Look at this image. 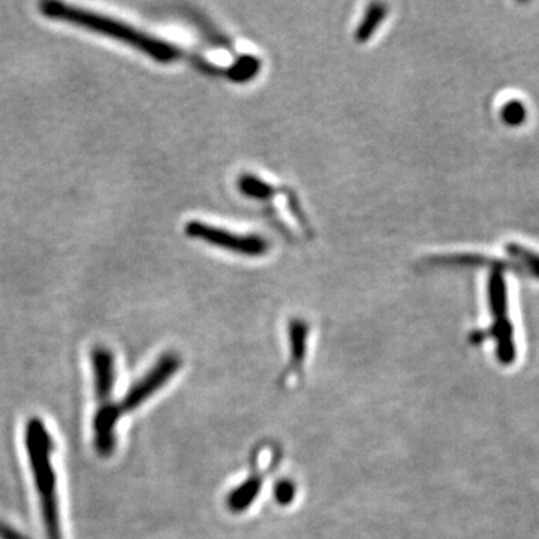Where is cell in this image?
Here are the masks:
<instances>
[{
    "mask_svg": "<svg viewBox=\"0 0 539 539\" xmlns=\"http://www.w3.org/2000/svg\"><path fill=\"white\" fill-rule=\"evenodd\" d=\"M39 11L44 17L51 18V20L66 21V23L74 24V26L84 27V29L92 30V32L102 33V35L110 36V38L117 39V41L125 42V44L134 47L135 50L152 57L156 62L173 63L177 62V60L185 59L195 68L203 71L204 74L225 75L224 69L212 65V63L204 62L201 57L194 56V54L186 53L177 45L162 41V39L155 38L149 33L140 32V30L123 23V21L95 14V12L87 11V9L77 8V6L54 2V0H45V2L39 3Z\"/></svg>",
    "mask_w": 539,
    "mask_h": 539,
    "instance_id": "1",
    "label": "cell"
},
{
    "mask_svg": "<svg viewBox=\"0 0 539 539\" xmlns=\"http://www.w3.org/2000/svg\"><path fill=\"white\" fill-rule=\"evenodd\" d=\"M487 295H489L490 315L493 324L489 331H477L472 334L475 343L484 342L492 337L496 342V355L499 363L510 366L517 357V346L514 342V328L508 315V289L504 271L490 270L487 280Z\"/></svg>",
    "mask_w": 539,
    "mask_h": 539,
    "instance_id": "2",
    "label": "cell"
},
{
    "mask_svg": "<svg viewBox=\"0 0 539 539\" xmlns=\"http://www.w3.org/2000/svg\"><path fill=\"white\" fill-rule=\"evenodd\" d=\"M27 444H29L30 459L33 471L38 475V486L41 490L42 504H44L45 522L51 539H59V526H57L56 496H54V475L50 466V436L45 433L39 421H32L27 430Z\"/></svg>",
    "mask_w": 539,
    "mask_h": 539,
    "instance_id": "3",
    "label": "cell"
},
{
    "mask_svg": "<svg viewBox=\"0 0 539 539\" xmlns=\"http://www.w3.org/2000/svg\"><path fill=\"white\" fill-rule=\"evenodd\" d=\"M186 236L201 240L216 248L227 249L245 257H263L269 252L270 243L257 234H236L212 227L200 221H191L185 227Z\"/></svg>",
    "mask_w": 539,
    "mask_h": 539,
    "instance_id": "4",
    "label": "cell"
},
{
    "mask_svg": "<svg viewBox=\"0 0 539 539\" xmlns=\"http://www.w3.org/2000/svg\"><path fill=\"white\" fill-rule=\"evenodd\" d=\"M180 364H182V361H180V358L177 357V355H164V357L161 358V361H159L158 366H156L155 369L150 370L146 379L138 382V384L129 391L128 397H126L125 403H123V409H125V411H131V409H135V406L144 402L153 391L159 390V388L164 385V382L176 373Z\"/></svg>",
    "mask_w": 539,
    "mask_h": 539,
    "instance_id": "5",
    "label": "cell"
},
{
    "mask_svg": "<svg viewBox=\"0 0 539 539\" xmlns=\"http://www.w3.org/2000/svg\"><path fill=\"white\" fill-rule=\"evenodd\" d=\"M426 263H429V266L469 267V269H472V267L484 269L486 267V269L490 270H511L522 273V270H520L517 264L505 263V261L496 260V258L477 254L438 255V257L427 258Z\"/></svg>",
    "mask_w": 539,
    "mask_h": 539,
    "instance_id": "6",
    "label": "cell"
},
{
    "mask_svg": "<svg viewBox=\"0 0 539 539\" xmlns=\"http://www.w3.org/2000/svg\"><path fill=\"white\" fill-rule=\"evenodd\" d=\"M93 367L98 375V396L101 400H107L111 388H113V355L110 351L98 346L92 352Z\"/></svg>",
    "mask_w": 539,
    "mask_h": 539,
    "instance_id": "7",
    "label": "cell"
},
{
    "mask_svg": "<svg viewBox=\"0 0 539 539\" xmlns=\"http://www.w3.org/2000/svg\"><path fill=\"white\" fill-rule=\"evenodd\" d=\"M387 11V5H384V3H372V5H369L363 21H361L360 26L355 30V42L364 44V42L369 41L373 33L378 30L379 24L387 17Z\"/></svg>",
    "mask_w": 539,
    "mask_h": 539,
    "instance_id": "8",
    "label": "cell"
},
{
    "mask_svg": "<svg viewBox=\"0 0 539 539\" xmlns=\"http://www.w3.org/2000/svg\"><path fill=\"white\" fill-rule=\"evenodd\" d=\"M237 188L245 197L252 198V200L269 201L277 194V189L273 185L258 179L257 176H252V174L240 176L237 180Z\"/></svg>",
    "mask_w": 539,
    "mask_h": 539,
    "instance_id": "9",
    "label": "cell"
},
{
    "mask_svg": "<svg viewBox=\"0 0 539 539\" xmlns=\"http://www.w3.org/2000/svg\"><path fill=\"white\" fill-rule=\"evenodd\" d=\"M508 255L513 258L514 264L520 267L522 273L531 274V276L539 277V254L519 245V243H508L505 246Z\"/></svg>",
    "mask_w": 539,
    "mask_h": 539,
    "instance_id": "10",
    "label": "cell"
},
{
    "mask_svg": "<svg viewBox=\"0 0 539 539\" xmlns=\"http://www.w3.org/2000/svg\"><path fill=\"white\" fill-rule=\"evenodd\" d=\"M261 60L254 56H242L230 68H227L228 77L236 83H245L252 80L260 72Z\"/></svg>",
    "mask_w": 539,
    "mask_h": 539,
    "instance_id": "11",
    "label": "cell"
},
{
    "mask_svg": "<svg viewBox=\"0 0 539 539\" xmlns=\"http://www.w3.org/2000/svg\"><path fill=\"white\" fill-rule=\"evenodd\" d=\"M501 117L507 125L519 126L525 122L526 108L520 101H510L502 107Z\"/></svg>",
    "mask_w": 539,
    "mask_h": 539,
    "instance_id": "12",
    "label": "cell"
}]
</instances>
